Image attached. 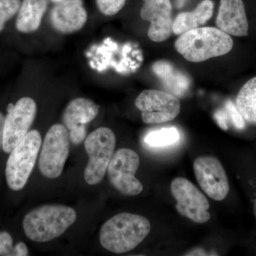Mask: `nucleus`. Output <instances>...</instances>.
I'll return each instance as SVG.
<instances>
[{"mask_svg":"<svg viewBox=\"0 0 256 256\" xmlns=\"http://www.w3.org/2000/svg\"><path fill=\"white\" fill-rule=\"evenodd\" d=\"M151 230L149 220L142 216L121 213L108 220L101 227V246L114 254H124L136 248Z\"/></svg>","mask_w":256,"mask_h":256,"instance_id":"obj_1","label":"nucleus"},{"mask_svg":"<svg viewBox=\"0 0 256 256\" xmlns=\"http://www.w3.org/2000/svg\"><path fill=\"white\" fill-rule=\"evenodd\" d=\"M230 35L215 28H198L182 34L174 44L175 50L185 60L194 63L227 54L232 50Z\"/></svg>","mask_w":256,"mask_h":256,"instance_id":"obj_2","label":"nucleus"},{"mask_svg":"<svg viewBox=\"0 0 256 256\" xmlns=\"http://www.w3.org/2000/svg\"><path fill=\"white\" fill-rule=\"evenodd\" d=\"M77 214L72 207L44 205L28 212L23 220L26 237L35 242H48L58 238L75 223Z\"/></svg>","mask_w":256,"mask_h":256,"instance_id":"obj_3","label":"nucleus"},{"mask_svg":"<svg viewBox=\"0 0 256 256\" xmlns=\"http://www.w3.org/2000/svg\"><path fill=\"white\" fill-rule=\"evenodd\" d=\"M42 136L36 130L30 131L10 153L5 174L8 186L13 191L22 190L34 168L41 148Z\"/></svg>","mask_w":256,"mask_h":256,"instance_id":"obj_4","label":"nucleus"},{"mask_svg":"<svg viewBox=\"0 0 256 256\" xmlns=\"http://www.w3.org/2000/svg\"><path fill=\"white\" fill-rule=\"evenodd\" d=\"M116 146V136L108 128H98L86 138L84 148L89 160L84 178L88 184H98L104 180Z\"/></svg>","mask_w":256,"mask_h":256,"instance_id":"obj_5","label":"nucleus"},{"mask_svg":"<svg viewBox=\"0 0 256 256\" xmlns=\"http://www.w3.org/2000/svg\"><path fill=\"white\" fill-rule=\"evenodd\" d=\"M70 136L67 128L62 124L52 126L47 132L40 153L38 168L44 176L58 178L68 159Z\"/></svg>","mask_w":256,"mask_h":256,"instance_id":"obj_6","label":"nucleus"},{"mask_svg":"<svg viewBox=\"0 0 256 256\" xmlns=\"http://www.w3.org/2000/svg\"><path fill=\"white\" fill-rule=\"evenodd\" d=\"M140 160L137 152L128 148L116 152L108 168L111 184L126 196H137L143 190L142 184L136 178Z\"/></svg>","mask_w":256,"mask_h":256,"instance_id":"obj_7","label":"nucleus"},{"mask_svg":"<svg viewBox=\"0 0 256 256\" xmlns=\"http://www.w3.org/2000/svg\"><path fill=\"white\" fill-rule=\"evenodd\" d=\"M134 104L146 124L169 122L176 118L181 111V104L176 96L154 89L143 90Z\"/></svg>","mask_w":256,"mask_h":256,"instance_id":"obj_8","label":"nucleus"},{"mask_svg":"<svg viewBox=\"0 0 256 256\" xmlns=\"http://www.w3.org/2000/svg\"><path fill=\"white\" fill-rule=\"evenodd\" d=\"M170 191L176 200L175 208L180 215L196 224H205L210 220V202L188 178H175L170 185Z\"/></svg>","mask_w":256,"mask_h":256,"instance_id":"obj_9","label":"nucleus"},{"mask_svg":"<svg viewBox=\"0 0 256 256\" xmlns=\"http://www.w3.org/2000/svg\"><path fill=\"white\" fill-rule=\"evenodd\" d=\"M37 112L36 102L30 97L20 98L15 105L10 104L5 117L2 149L12 151L28 132Z\"/></svg>","mask_w":256,"mask_h":256,"instance_id":"obj_10","label":"nucleus"},{"mask_svg":"<svg viewBox=\"0 0 256 256\" xmlns=\"http://www.w3.org/2000/svg\"><path fill=\"white\" fill-rule=\"evenodd\" d=\"M194 172L200 188L214 201H223L229 193L228 176L220 160L213 156L196 158Z\"/></svg>","mask_w":256,"mask_h":256,"instance_id":"obj_11","label":"nucleus"},{"mask_svg":"<svg viewBox=\"0 0 256 256\" xmlns=\"http://www.w3.org/2000/svg\"><path fill=\"white\" fill-rule=\"evenodd\" d=\"M140 16L150 22L148 35L152 41L164 42L171 36L174 20L170 0H144Z\"/></svg>","mask_w":256,"mask_h":256,"instance_id":"obj_12","label":"nucleus"},{"mask_svg":"<svg viewBox=\"0 0 256 256\" xmlns=\"http://www.w3.org/2000/svg\"><path fill=\"white\" fill-rule=\"evenodd\" d=\"M50 18L55 30L68 34L80 31L85 26L88 14L82 0H64L53 8Z\"/></svg>","mask_w":256,"mask_h":256,"instance_id":"obj_13","label":"nucleus"},{"mask_svg":"<svg viewBox=\"0 0 256 256\" xmlns=\"http://www.w3.org/2000/svg\"><path fill=\"white\" fill-rule=\"evenodd\" d=\"M216 24L230 36H248L249 25L242 0H220Z\"/></svg>","mask_w":256,"mask_h":256,"instance_id":"obj_14","label":"nucleus"},{"mask_svg":"<svg viewBox=\"0 0 256 256\" xmlns=\"http://www.w3.org/2000/svg\"><path fill=\"white\" fill-rule=\"evenodd\" d=\"M98 107L95 102L78 98L70 101L64 111L62 120L68 132L86 128L98 114Z\"/></svg>","mask_w":256,"mask_h":256,"instance_id":"obj_15","label":"nucleus"},{"mask_svg":"<svg viewBox=\"0 0 256 256\" xmlns=\"http://www.w3.org/2000/svg\"><path fill=\"white\" fill-rule=\"evenodd\" d=\"M214 9V5L212 0H202L193 11L180 13L173 22V33L181 35L205 24L213 16Z\"/></svg>","mask_w":256,"mask_h":256,"instance_id":"obj_16","label":"nucleus"},{"mask_svg":"<svg viewBox=\"0 0 256 256\" xmlns=\"http://www.w3.org/2000/svg\"><path fill=\"white\" fill-rule=\"evenodd\" d=\"M46 0H23L18 11L16 28L23 34L36 32L47 9Z\"/></svg>","mask_w":256,"mask_h":256,"instance_id":"obj_17","label":"nucleus"},{"mask_svg":"<svg viewBox=\"0 0 256 256\" xmlns=\"http://www.w3.org/2000/svg\"><path fill=\"white\" fill-rule=\"evenodd\" d=\"M153 72L161 80L168 92L182 97L190 88V79L166 62H158L153 65Z\"/></svg>","mask_w":256,"mask_h":256,"instance_id":"obj_18","label":"nucleus"},{"mask_svg":"<svg viewBox=\"0 0 256 256\" xmlns=\"http://www.w3.org/2000/svg\"><path fill=\"white\" fill-rule=\"evenodd\" d=\"M236 102L244 120L248 124L256 126V77L242 86Z\"/></svg>","mask_w":256,"mask_h":256,"instance_id":"obj_19","label":"nucleus"},{"mask_svg":"<svg viewBox=\"0 0 256 256\" xmlns=\"http://www.w3.org/2000/svg\"><path fill=\"white\" fill-rule=\"evenodd\" d=\"M180 133L174 127L162 128L146 134L144 141L152 148H164L174 146L180 141Z\"/></svg>","mask_w":256,"mask_h":256,"instance_id":"obj_20","label":"nucleus"},{"mask_svg":"<svg viewBox=\"0 0 256 256\" xmlns=\"http://www.w3.org/2000/svg\"><path fill=\"white\" fill-rule=\"evenodd\" d=\"M21 3L20 0H0V32L4 30L5 24L18 12Z\"/></svg>","mask_w":256,"mask_h":256,"instance_id":"obj_21","label":"nucleus"},{"mask_svg":"<svg viewBox=\"0 0 256 256\" xmlns=\"http://www.w3.org/2000/svg\"><path fill=\"white\" fill-rule=\"evenodd\" d=\"M127 0H96L98 8L106 16H114L124 8Z\"/></svg>","mask_w":256,"mask_h":256,"instance_id":"obj_22","label":"nucleus"},{"mask_svg":"<svg viewBox=\"0 0 256 256\" xmlns=\"http://www.w3.org/2000/svg\"><path fill=\"white\" fill-rule=\"evenodd\" d=\"M226 110L228 114L229 119L232 121L236 129L238 130H242L245 129L246 120L242 117V114L239 112L236 106L234 105L232 100H228L226 104Z\"/></svg>","mask_w":256,"mask_h":256,"instance_id":"obj_23","label":"nucleus"},{"mask_svg":"<svg viewBox=\"0 0 256 256\" xmlns=\"http://www.w3.org/2000/svg\"><path fill=\"white\" fill-rule=\"evenodd\" d=\"M12 244V238L10 234L8 232L0 233V256H14Z\"/></svg>","mask_w":256,"mask_h":256,"instance_id":"obj_24","label":"nucleus"},{"mask_svg":"<svg viewBox=\"0 0 256 256\" xmlns=\"http://www.w3.org/2000/svg\"><path fill=\"white\" fill-rule=\"evenodd\" d=\"M214 118L216 124L222 130H227L228 129L229 118L226 110L220 109L216 111Z\"/></svg>","mask_w":256,"mask_h":256,"instance_id":"obj_25","label":"nucleus"},{"mask_svg":"<svg viewBox=\"0 0 256 256\" xmlns=\"http://www.w3.org/2000/svg\"><path fill=\"white\" fill-rule=\"evenodd\" d=\"M28 255V246L23 242H20L14 248V256H26Z\"/></svg>","mask_w":256,"mask_h":256,"instance_id":"obj_26","label":"nucleus"},{"mask_svg":"<svg viewBox=\"0 0 256 256\" xmlns=\"http://www.w3.org/2000/svg\"><path fill=\"white\" fill-rule=\"evenodd\" d=\"M5 117L4 114L0 112V150L2 148L3 136H4V124Z\"/></svg>","mask_w":256,"mask_h":256,"instance_id":"obj_27","label":"nucleus"},{"mask_svg":"<svg viewBox=\"0 0 256 256\" xmlns=\"http://www.w3.org/2000/svg\"><path fill=\"white\" fill-rule=\"evenodd\" d=\"M188 256H204L207 255L206 252L201 250V249H196V250H192V252L186 254Z\"/></svg>","mask_w":256,"mask_h":256,"instance_id":"obj_28","label":"nucleus"},{"mask_svg":"<svg viewBox=\"0 0 256 256\" xmlns=\"http://www.w3.org/2000/svg\"><path fill=\"white\" fill-rule=\"evenodd\" d=\"M254 215H255L256 218V200L255 201V203H254Z\"/></svg>","mask_w":256,"mask_h":256,"instance_id":"obj_29","label":"nucleus"},{"mask_svg":"<svg viewBox=\"0 0 256 256\" xmlns=\"http://www.w3.org/2000/svg\"><path fill=\"white\" fill-rule=\"evenodd\" d=\"M52 1L54 2L60 3V2L64 1V0H52Z\"/></svg>","mask_w":256,"mask_h":256,"instance_id":"obj_30","label":"nucleus"}]
</instances>
